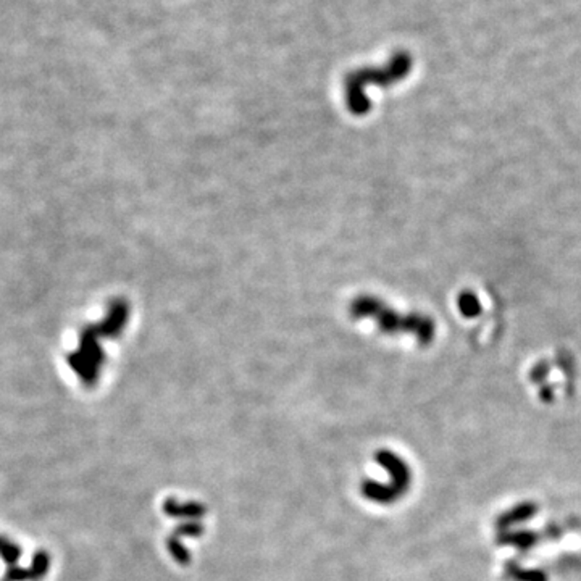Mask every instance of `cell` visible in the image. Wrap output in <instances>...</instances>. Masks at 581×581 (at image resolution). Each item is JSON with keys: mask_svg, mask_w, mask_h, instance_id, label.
Instances as JSON below:
<instances>
[{"mask_svg": "<svg viewBox=\"0 0 581 581\" xmlns=\"http://www.w3.org/2000/svg\"><path fill=\"white\" fill-rule=\"evenodd\" d=\"M131 313L130 304L125 299H115L108 307L107 317L96 324L86 328L81 334L80 349L70 357V362L86 383H94L102 365L103 352L101 341L107 338H115L126 327L128 317Z\"/></svg>", "mask_w": 581, "mask_h": 581, "instance_id": "6da1fadb", "label": "cell"}, {"mask_svg": "<svg viewBox=\"0 0 581 581\" xmlns=\"http://www.w3.org/2000/svg\"><path fill=\"white\" fill-rule=\"evenodd\" d=\"M352 318L373 320L378 328L386 334H408L420 344H430L435 338L436 327L430 317L420 313H399L381 299L373 295H358L349 305Z\"/></svg>", "mask_w": 581, "mask_h": 581, "instance_id": "7a4b0ae2", "label": "cell"}, {"mask_svg": "<svg viewBox=\"0 0 581 581\" xmlns=\"http://www.w3.org/2000/svg\"><path fill=\"white\" fill-rule=\"evenodd\" d=\"M412 68V58L406 52H399L383 68H365L354 73L346 80V102L354 115H365L370 110V101L365 96L368 85L389 86L404 80Z\"/></svg>", "mask_w": 581, "mask_h": 581, "instance_id": "3957f363", "label": "cell"}, {"mask_svg": "<svg viewBox=\"0 0 581 581\" xmlns=\"http://www.w3.org/2000/svg\"><path fill=\"white\" fill-rule=\"evenodd\" d=\"M459 309L465 317H475V315L480 313V302L474 294L465 293L459 299Z\"/></svg>", "mask_w": 581, "mask_h": 581, "instance_id": "277c9868", "label": "cell"}, {"mask_svg": "<svg viewBox=\"0 0 581 581\" xmlns=\"http://www.w3.org/2000/svg\"><path fill=\"white\" fill-rule=\"evenodd\" d=\"M49 567V557L46 553H37L34 555L31 567H29V572H31L33 578H41L44 573L47 572Z\"/></svg>", "mask_w": 581, "mask_h": 581, "instance_id": "5b68a950", "label": "cell"}, {"mask_svg": "<svg viewBox=\"0 0 581 581\" xmlns=\"http://www.w3.org/2000/svg\"><path fill=\"white\" fill-rule=\"evenodd\" d=\"M19 554H21V550H19L18 546L10 544L8 541H7V544H5L2 548V550H0V555H2V559L10 565H13L15 562H17V560L19 559Z\"/></svg>", "mask_w": 581, "mask_h": 581, "instance_id": "8992f818", "label": "cell"}, {"mask_svg": "<svg viewBox=\"0 0 581 581\" xmlns=\"http://www.w3.org/2000/svg\"><path fill=\"white\" fill-rule=\"evenodd\" d=\"M7 580L8 581H26V580H33V577H31V572H29V569L12 567V569H8V572H7Z\"/></svg>", "mask_w": 581, "mask_h": 581, "instance_id": "52a82bcc", "label": "cell"}, {"mask_svg": "<svg viewBox=\"0 0 581 581\" xmlns=\"http://www.w3.org/2000/svg\"><path fill=\"white\" fill-rule=\"evenodd\" d=\"M5 544H7V541H5L3 538H0V550H2V548H3Z\"/></svg>", "mask_w": 581, "mask_h": 581, "instance_id": "ba28073f", "label": "cell"}]
</instances>
